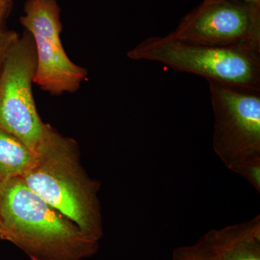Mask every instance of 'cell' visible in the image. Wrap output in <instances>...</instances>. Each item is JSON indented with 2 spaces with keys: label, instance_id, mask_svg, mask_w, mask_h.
I'll list each match as a JSON object with an SVG mask.
<instances>
[{
  "label": "cell",
  "instance_id": "obj_1",
  "mask_svg": "<svg viewBox=\"0 0 260 260\" xmlns=\"http://www.w3.org/2000/svg\"><path fill=\"white\" fill-rule=\"evenodd\" d=\"M0 238L31 260H83L96 254L99 241L48 204L21 177L0 183Z\"/></svg>",
  "mask_w": 260,
  "mask_h": 260
},
{
  "label": "cell",
  "instance_id": "obj_2",
  "mask_svg": "<svg viewBox=\"0 0 260 260\" xmlns=\"http://www.w3.org/2000/svg\"><path fill=\"white\" fill-rule=\"evenodd\" d=\"M35 153L31 167L21 177L25 184L85 234L100 242L103 236L98 197L100 184L89 177L82 167L77 142L63 136L49 124Z\"/></svg>",
  "mask_w": 260,
  "mask_h": 260
},
{
  "label": "cell",
  "instance_id": "obj_3",
  "mask_svg": "<svg viewBox=\"0 0 260 260\" xmlns=\"http://www.w3.org/2000/svg\"><path fill=\"white\" fill-rule=\"evenodd\" d=\"M127 56L160 63L208 81L260 90V54L250 49L196 44L167 34L147 38L130 49Z\"/></svg>",
  "mask_w": 260,
  "mask_h": 260
},
{
  "label": "cell",
  "instance_id": "obj_4",
  "mask_svg": "<svg viewBox=\"0 0 260 260\" xmlns=\"http://www.w3.org/2000/svg\"><path fill=\"white\" fill-rule=\"evenodd\" d=\"M208 82L214 150L228 169L243 177L260 166V90Z\"/></svg>",
  "mask_w": 260,
  "mask_h": 260
},
{
  "label": "cell",
  "instance_id": "obj_5",
  "mask_svg": "<svg viewBox=\"0 0 260 260\" xmlns=\"http://www.w3.org/2000/svg\"><path fill=\"white\" fill-rule=\"evenodd\" d=\"M36 67L34 38L25 30L14 43L0 74V127L36 152L47 135L32 93Z\"/></svg>",
  "mask_w": 260,
  "mask_h": 260
},
{
  "label": "cell",
  "instance_id": "obj_6",
  "mask_svg": "<svg viewBox=\"0 0 260 260\" xmlns=\"http://www.w3.org/2000/svg\"><path fill=\"white\" fill-rule=\"evenodd\" d=\"M169 34L186 42L242 48L260 54V7L204 0Z\"/></svg>",
  "mask_w": 260,
  "mask_h": 260
},
{
  "label": "cell",
  "instance_id": "obj_7",
  "mask_svg": "<svg viewBox=\"0 0 260 260\" xmlns=\"http://www.w3.org/2000/svg\"><path fill=\"white\" fill-rule=\"evenodd\" d=\"M32 38L36 47L34 83L52 95L78 91L88 75L86 68L70 59L61 42Z\"/></svg>",
  "mask_w": 260,
  "mask_h": 260
},
{
  "label": "cell",
  "instance_id": "obj_8",
  "mask_svg": "<svg viewBox=\"0 0 260 260\" xmlns=\"http://www.w3.org/2000/svg\"><path fill=\"white\" fill-rule=\"evenodd\" d=\"M215 260H260V218L205 234Z\"/></svg>",
  "mask_w": 260,
  "mask_h": 260
},
{
  "label": "cell",
  "instance_id": "obj_9",
  "mask_svg": "<svg viewBox=\"0 0 260 260\" xmlns=\"http://www.w3.org/2000/svg\"><path fill=\"white\" fill-rule=\"evenodd\" d=\"M20 23L32 37L61 42L60 8L56 0H27Z\"/></svg>",
  "mask_w": 260,
  "mask_h": 260
},
{
  "label": "cell",
  "instance_id": "obj_10",
  "mask_svg": "<svg viewBox=\"0 0 260 260\" xmlns=\"http://www.w3.org/2000/svg\"><path fill=\"white\" fill-rule=\"evenodd\" d=\"M35 157V152L0 127V183L23 177L31 167Z\"/></svg>",
  "mask_w": 260,
  "mask_h": 260
},
{
  "label": "cell",
  "instance_id": "obj_11",
  "mask_svg": "<svg viewBox=\"0 0 260 260\" xmlns=\"http://www.w3.org/2000/svg\"><path fill=\"white\" fill-rule=\"evenodd\" d=\"M173 260H215L209 241L205 234L190 246L177 248L173 253Z\"/></svg>",
  "mask_w": 260,
  "mask_h": 260
},
{
  "label": "cell",
  "instance_id": "obj_12",
  "mask_svg": "<svg viewBox=\"0 0 260 260\" xmlns=\"http://www.w3.org/2000/svg\"><path fill=\"white\" fill-rule=\"evenodd\" d=\"M18 37V34L13 30H4L0 34V74L8 51Z\"/></svg>",
  "mask_w": 260,
  "mask_h": 260
},
{
  "label": "cell",
  "instance_id": "obj_13",
  "mask_svg": "<svg viewBox=\"0 0 260 260\" xmlns=\"http://www.w3.org/2000/svg\"><path fill=\"white\" fill-rule=\"evenodd\" d=\"M13 3L12 0H2L0 1V34H2L3 30V25L10 11H11Z\"/></svg>",
  "mask_w": 260,
  "mask_h": 260
},
{
  "label": "cell",
  "instance_id": "obj_14",
  "mask_svg": "<svg viewBox=\"0 0 260 260\" xmlns=\"http://www.w3.org/2000/svg\"><path fill=\"white\" fill-rule=\"evenodd\" d=\"M228 1L243 3V4L253 5V6L260 7V0H228Z\"/></svg>",
  "mask_w": 260,
  "mask_h": 260
},
{
  "label": "cell",
  "instance_id": "obj_15",
  "mask_svg": "<svg viewBox=\"0 0 260 260\" xmlns=\"http://www.w3.org/2000/svg\"><path fill=\"white\" fill-rule=\"evenodd\" d=\"M1 229H2V223H1V220H0V232H1Z\"/></svg>",
  "mask_w": 260,
  "mask_h": 260
},
{
  "label": "cell",
  "instance_id": "obj_16",
  "mask_svg": "<svg viewBox=\"0 0 260 260\" xmlns=\"http://www.w3.org/2000/svg\"><path fill=\"white\" fill-rule=\"evenodd\" d=\"M0 1H2V0H0Z\"/></svg>",
  "mask_w": 260,
  "mask_h": 260
}]
</instances>
